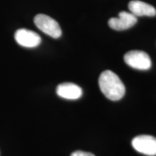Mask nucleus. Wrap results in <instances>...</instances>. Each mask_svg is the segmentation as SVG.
Wrapping results in <instances>:
<instances>
[{
    "label": "nucleus",
    "mask_w": 156,
    "mask_h": 156,
    "mask_svg": "<svg viewBox=\"0 0 156 156\" xmlns=\"http://www.w3.org/2000/svg\"><path fill=\"white\" fill-rule=\"evenodd\" d=\"M98 84L101 92L109 100L119 101L125 94L124 83L119 76L111 70H106L101 73Z\"/></svg>",
    "instance_id": "1"
},
{
    "label": "nucleus",
    "mask_w": 156,
    "mask_h": 156,
    "mask_svg": "<svg viewBox=\"0 0 156 156\" xmlns=\"http://www.w3.org/2000/svg\"><path fill=\"white\" fill-rule=\"evenodd\" d=\"M34 23L39 30L54 38L62 36V30L55 20L46 15L38 14L34 17Z\"/></svg>",
    "instance_id": "2"
},
{
    "label": "nucleus",
    "mask_w": 156,
    "mask_h": 156,
    "mask_svg": "<svg viewBox=\"0 0 156 156\" xmlns=\"http://www.w3.org/2000/svg\"><path fill=\"white\" fill-rule=\"evenodd\" d=\"M124 62L129 67L140 70H147L151 67V57L143 51H129L124 56Z\"/></svg>",
    "instance_id": "3"
},
{
    "label": "nucleus",
    "mask_w": 156,
    "mask_h": 156,
    "mask_svg": "<svg viewBox=\"0 0 156 156\" xmlns=\"http://www.w3.org/2000/svg\"><path fill=\"white\" fill-rule=\"evenodd\" d=\"M132 147L136 151L149 156L156 155V138L151 135H140L132 141Z\"/></svg>",
    "instance_id": "4"
},
{
    "label": "nucleus",
    "mask_w": 156,
    "mask_h": 156,
    "mask_svg": "<svg viewBox=\"0 0 156 156\" xmlns=\"http://www.w3.org/2000/svg\"><path fill=\"white\" fill-rule=\"evenodd\" d=\"M15 39L20 46L26 48H34L41 43V38L37 33L21 28L17 30L15 34Z\"/></svg>",
    "instance_id": "5"
},
{
    "label": "nucleus",
    "mask_w": 156,
    "mask_h": 156,
    "mask_svg": "<svg viewBox=\"0 0 156 156\" xmlns=\"http://www.w3.org/2000/svg\"><path fill=\"white\" fill-rule=\"evenodd\" d=\"M136 21V17L131 12L122 11L119 14V17H112L109 20L108 25L115 30H124L134 26Z\"/></svg>",
    "instance_id": "6"
},
{
    "label": "nucleus",
    "mask_w": 156,
    "mask_h": 156,
    "mask_svg": "<svg viewBox=\"0 0 156 156\" xmlns=\"http://www.w3.org/2000/svg\"><path fill=\"white\" fill-rule=\"evenodd\" d=\"M56 94L58 96L68 100H76L83 95V90L76 84L64 83L56 87Z\"/></svg>",
    "instance_id": "7"
},
{
    "label": "nucleus",
    "mask_w": 156,
    "mask_h": 156,
    "mask_svg": "<svg viewBox=\"0 0 156 156\" xmlns=\"http://www.w3.org/2000/svg\"><path fill=\"white\" fill-rule=\"evenodd\" d=\"M128 8L130 10V12L136 17H153L156 15V9L153 6L139 0H133L130 2L129 3Z\"/></svg>",
    "instance_id": "8"
},
{
    "label": "nucleus",
    "mask_w": 156,
    "mask_h": 156,
    "mask_svg": "<svg viewBox=\"0 0 156 156\" xmlns=\"http://www.w3.org/2000/svg\"><path fill=\"white\" fill-rule=\"evenodd\" d=\"M70 156H95L93 153H87V152H84L81 151H77L73 152Z\"/></svg>",
    "instance_id": "9"
}]
</instances>
